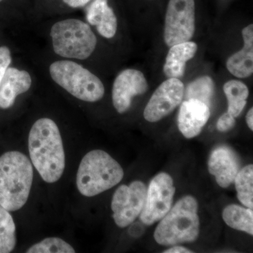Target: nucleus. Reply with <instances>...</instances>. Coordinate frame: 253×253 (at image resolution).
Instances as JSON below:
<instances>
[{"instance_id":"aec40b11","label":"nucleus","mask_w":253,"mask_h":253,"mask_svg":"<svg viewBox=\"0 0 253 253\" xmlns=\"http://www.w3.org/2000/svg\"><path fill=\"white\" fill-rule=\"evenodd\" d=\"M16 241V225L12 216L0 205V253L12 252Z\"/></svg>"},{"instance_id":"7ed1b4c3","label":"nucleus","mask_w":253,"mask_h":253,"mask_svg":"<svg viewBox=\"0 0 253 253\" xmlns=\"http://www.w3.org/2000/svg\"><path fill=\"white\" fill-rule=\"evenodd\" d=\"M123 176L124 171L116 160L103 150H93L80 163L76 184L82 195L92 197L117 185Z\"/></svg>"},{"instance_id":"39448f33","label":"nucleus","mask_w":253,"mask_h":253,"mask_svg":"<svg viewBox=\"0 0 253 253\" xmlns=\"http://www.w3.org/2000/svg\"><path fill=\"white\" fill-rule=\"evenodd\" d=\"M50 36L54 52L68 59H87L94 52L97 44V39L90 26L76 18H68L54 23Z\"/></svg>"},{"instance_id":"f8f14e48","label":"nucleus","mask_w":253,"mask_h":253,"mask_svg":"<svg viewBox=\"0 0 253 253\" xmlns=\"http://www.w3.org/2000/svg\"><path fill=\"white\" fill-rule=\"evenodd\" d=\"M211 116L209 106L197 99L181 103L178 115V127L187 139L196 137L202 131Z\"/></svg>"},{"instance_id":"20e7f679","label":"nucleus","mask_w":253,"mask_h":253,"mask_svg":"<svg viewBox=\"0 0 253 253\" xmlns=\"http://www.w3.org/2000/svg\"><path fill=\"white\" fill-rule=\"evenodd\" d=\"M199 204L193 196L179 200L161 219L154 232V239L161 246H175L194 242L199 236Z\"/></svg>"},{"instance_id":"4be33fe9","label":"nucleus","mask_w":253,"mask_h":253,"mask_svg":"<svg viewBox=\"0 0 253 253\" xmlns=\"http://www.w3.org/2000/svg\"><path fill=\"white\" fill-rule=\"evenodd\" d=\"M238 199L250 209L253 208V166L249 165L238 172L235 178Z\"/></svg>"},{"instance_id":"f257e3e1","label":"nucleus","mask_w":253,"mask_h":253,"mask_svg":"<svg viewBox=\"0 0 253 253\" xmlns=\"http://www.w3.org/2000/svg\"><path fill=\"white\" fill-rule=\"evenodd\" d=\"M28 149L33 166L46 183L59 181L66 166L62 137L53 120L43 118L32 126Z\"/></svg>"},{"instance_id":"2eb2a0df","label":"nucleus","mask_w":253,"mask_h":253,"mask_svg":"<svg viewBox=\"0 0 253 253\" xmlns=\"http://www.w3.org/2000/svg\"><path fill=\"white\" fill-rule=\"evenodd\" d=\"M86 20L96 27L98 33L106 39L116 36L118 20L108 0H93L86 9Z\"/></svg>"},{"instance_id":"4468645a","label":"nucleus","mask_w":253,"mask_h":253,"mask_svg":"<svg viewBox=\"0 0 253 253\" xmlns=\"http://www.w3.org/2000/svg\"><path fill=\"white\" fill-rule=\"evenodd\" d=\"M31 84V75L27 71L8 68L0 83V109L11 107L18 95L26 92Z\"/></svg>"},{"instance_id":"423d86ee","label":"nucleus","mask_w":253,"mask_h":253,"mask_svg":"<svg viewBox=\"0 0 253 253\" xmlns=\"http://www.w3.org/2000/svg\"><path fill=\"white\" fill-rule=\"evenodd\" d=\"M49 73L56 84L82 101L96 102L104 96V85L101 80L74 61H55L50 65Z\"/></svg>"},{"instance_id":"6ab92c4d","label":"nucleus","mask_w":253,"mask_h":253,"mask_svg":"<svg viewBox=\"0 0 253 253\" xmlns=\"http://www.w3.org/2000/svg\"><path fill=\"white\" fill-rule=\"evenodd\" d=\"M222 217L226 224L236 230L253 234V212L252 209L230 205L224 208Z\"/></svg>"},{"instance_id":"bb28decb","label":"nucleus","mask_w":253,"mask_h":253,"mask_svg":"<svg viewBox=\"0 0 253 253\" xmlns=\"http://www.w3.org/2000/svg\"><path fill=\"white\" fill-rule=\"evenodd\" d=\"M165 253H193L190 250L182 247V246H174L172 249H168L167 251H164Z\"/></svg>"},{"instance_id":"9b49d317","label":"nucleus","mask_w":253,"mask_h":253,"mask_svg":"<svg viewBox=\"0 0 253 253\" xmlns=\"http://www.w3.org/2000/svg\"><path fill=\"white\" fill-rule=\"evenodd\" d=\"M149 89L144 75L136 69H126L116 77L112 90L113 104L118 113L126 112L133 98L144 94Z\"/></svg>"},{"instance_id":"f3484780","label":"nucleus","mask_w":253,"mask_h":253,"mask_svg":"<svg viewBox=\"0 0 253 253\" xmlns=\"http://www.w3.org/2000/svg\"><path fill=\"white\" fill-rule=\"evenodd\" d=\"M198 45L194 42H185L171 46L166 56L163 72L168 78H182L186 63L197 52Z\"/></svg>"},{"instance_id":"9d476101","label":"nucleus","mask_w":253,"mask_h":253,"mask_svg":"<svg viewBox=\"0 0 253 253\" xmlns=\"http://www.w3.org/2000/svg\"><path fill=\"white\" fill-rule=\"evenodd\" d=\"M184 85L177 78H168L151 96L144 111V117L150 123L166 118L182 102Z\"/></svg>"},{"instance_id":"a878e982","label":"nucleus","mask_w":253,"mask_h":253,"mask_svg":"<svg viewBox=\"0 0 253 253\" xmlns=\"http://www.w3.org/2000/svg\"><path fill=\"white\" fill-rule=\"evenodd\" d=\"M63 1L70 7L80 8L85 6L91 0H63Z\"/></svg>"},{"instance_id":"cd10ccee","label":"nucleus","mask_w":253,"mask_h":253,"mask_svg":"<svg viewBox=\"0 0 253 253\" xmlns=\"http://www.w3.org/2000/svg\"><path fill=\"white\" fill-rule=\"evenodd\" d=\"M246 122L249 126L250 129L253 130V109L251 108L246 115Z\"/></svg>"},{"instance_id":"6e6552de","label":"nucleus","mask_w":253,"mask_h":253,"mask_svg":"<svg viewBox=\"0 0 253 253\" xmlns=\"http://www.w3.org/2000/svg\"><path fill=\"white\" fill-rule=\"evenodd\" d=\"M175 194L172 178L162 172L155 176L150 183L146 201L140 214L141 221L150 226L161 220L172 208Z\"/></svg>"},{"instance_id":"c85d7f7f","label":"nucleus","mask_w":253,"mask_h":253,"mask_svg":"<svg viewBox=\"0 0 253 253\" xmlns=\"http://www.w3.org/2000/svg\"><path fill=\"white\" fill-rule=\"evenodd\" d=\"M1 1H2V0H0V2H1Z\"/></svg>"},{"instance_id":"5701e85b","label":"nucleus","mask_w":253,"mask_h":253,"mask_svg":"<svg viewBox=\"0 0 253 253\" xmlns=\"http://www.w3.org/2000/svg\"><path fill=\"white\" fill-rule=\"evenodd\" d=\"M27 253H74L76 251L64 240L57 237L46 238L33 245Z\"/></svg>"},{"instance_id":"0eeeda50","label":"nucleus","mask_w":253,"mask_h":253,"mask_svg":"<svg viewBox=\"0 0 253 253\" xmlns=\"http://www.w3.org/2000/svg\"><path fill=\"white\" fill-rule=\"evenodd\" d=\"M195 29L194 0H169L165 18L166 44L171 47L191 41Z\"/></svg>"},{"instance_id":"393cba45","label":"nucleus","mask_w":253,"mask_h":253,"mask_svg":"<svg viewBox=\"0 0 253 253\" xmlns=\"http://www.w3.org/2000/svg\"><path fill=\"white\" fill-rule=\"evenodd\" d=\"M235 118L231 116L230 113L226 112L221 115L220 118L218 120L217 128L218 130L221 132H226L231 130L235 126Z\"/></svg>"},{"instance_id":"ddd939ff","label":"nucleus","mask_w":253,"mask_h":253,"mask_svg":"<svg viewBox=\"0 0 253 253\" xmlns=\"http://www.w3.org/2000/svg\"><path fill=\"white\" fill-rule=\"evenodd\" d=\"M239 168L237 156L232 150L225 146L214 149L208 161L209 172L215 176L221 188H227L234 182Z\"/></svg>"},{"instance_id":"412c9836","label":"nucleus","mask_w":253,"mask_h":253,"mask_svg":"<svg viewBox=\"0 0 253 253\" xmlns=\"http://www.w3.org/2000/svg\"><path fill=\"white\" fill-rule=\"evenodd\" d=\"M214 93V83L210 76L198 78L188 84L184 90L186 100L197 99L211 106Z\"/></svg>"},{"instance_id":"dca6fc26","label":"nucleus","mask_w":253,"mask_h":253,"mask_svg":"<svg viewBox=\"0 0 253 253\" xmlns=\"http://www.w3.org/2000/svg\"><path fill=\"white\" fill-rule=\"evenodd\" d=\"M242 36L244 47L227 59L226 68L236 78H246L252 76L253 73V24L243 29Z\"/></svg>"},{"instance_id":"a211bd4d","label":"nucleus","mask_w":253,"mask_h":253,"mask_svg":"<svg viewBox=\"0 0 253 253\" xmlns=\"http://www.w3.org/2000/svg\"><path fill=\"white\" fill-rule=\"evenodd\" d=\"M228 101V111L234 118L238 117L247 104L249 89L241 81L232 80L223 86Z\"/></svg>"},{"instance_id":"b1692460","label":"nucleus","mask_w":253,"mask_h":253,"mask_svg":"<svg viewBox=\"0 0 253 253\" xmlns=\"http://www.w3.org/2000/svg\"><path fill=\"white\" fill-rule=\"evenodd\" d=\"M11 63V51L7 46H0V83Z\"/></svg>"},{"instance_id":"1a4fd4ad","label":"nucleus","mask_w":253,"mask_h":253,"mask_svg":"<svg viewBox=\"0 0 253 253\" xmlns=\"http://www.w3.org/2000/svg\"><path fill=\"white\" fill-rule=\"evenodd\" d=\"M147 189L142 181H134L129 186L121 185L113 194L111 209L117 226L126 227L140 215L146 199Z\"/></svg>"},{"instance_id":"f03ea898","label":"nucleus","mask_w":253,"mask_h":253,"mask_svg":"<svg viewBox=\"0 0 253 253\" xmlns=\"http://www.w3.org/2000/svg\"><path fill=\"white\" fill-rule=\"evenodd\" d=\"M33 181V165L17 151L0 156V205L9 212L22 208L27 202Z\"/></svg>"}]
</instances>
